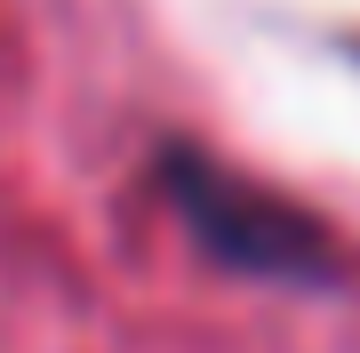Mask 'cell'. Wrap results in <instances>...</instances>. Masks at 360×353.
<instances>
[{
    "mask_svg": "<svg viewBox=\"0 0 360 353\" xmlns=\"http://www.w3.org/2000/svg\"><path fill=\"white\" fill-rule=\"evenodd\" d=\"M160 185H168V201H176V217L193 225L224 265H240V273H288V281L328 273L321 225H312L304 209H288V201L257 193V185H240L232 169H217V161L168 153Z\"/></svg>",
    "mask_w": 360,
    "mask_h": 353,
    "instance_id": "6da1fadb",
    "label": "cell"
}]
</instances>
